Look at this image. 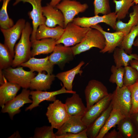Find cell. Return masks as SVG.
Masks as SVG:
<instances>
[{"label": "cell", "mask_w": 138, "mask_h": 138, "mask_svg": "<svg viewBox=\"0 0 138 138\" xmlns=\"http://www.w3.org/2000/svg\"><path fill=\"white\" fill-rule=\"evenodd\" d=\"M32 30V28L30 23L26 22L20 39L15 45V56L12 65L13 67L21 66L31 57V42L30 37Z\"/></svg>", "instance_id": "1"}, {"label": "cell", "mask_w": 138, "mask_h": 138, "mask_svg": "<svg viewBox=\"0 0 138 138\" xmlns=\"http://www.w3.org/2000/svg\"><path fill=\"white\" fill-rule=\"evenodd\" d=\"M105 45V39L102 34L99 30L91 28L82 41L71 48L75 56L93 47L102 50Z\"/></svg>", "instance_id": "2"}, {"label": "cell", "mask_w": 138, "mask_h": 138, "mask_svg": "<svg viewBox=\"0 0 138 138\" xmlns=\"http://www.w3.org/2000/svg\"><path fill=\"white\" fill-rule=\"evenodd\" d=\"M91 27H83L72 22L68 23L64 28L61 37L56 41V44H62L66 47L74 46L83 39Z\"/></svg>", "instance_id": "3"}, {"label": "cell", "mask_w": 138, "mask_h": 138, "mask_svg": "<svg viewBox=\"0 0 138 138\" xmlns=\"http://www.w3.org/2000/svg\"><path fill=\"white\" fill-rule=\"evenodd\" d=\"M111 103L113 109L119 110L125 117H130L132 99L131 92L127 86H117L112 93Z\"/></svg>", "instance_id": "4"}, {"label": "cell", "mask_w": 138, "mask_h": 138, "mask_svg": "<svg viewBox=\"0 0 138 138\" xmlns=\"http://www.w3.org/2000/svg\"><path fill=\"white\" fill-rule=\"evenodd\" d=\"M49 122L54 129H58L70 117L65 104L58 99L50 104L46 113Z\"/></svg>", "instance_id": "5"}, {"label": "cell", "mask_w": 138, "mask_h": 138, "mask_svg": "<svg viewBox=\"0 0 138 138\" xmlns=\"http://www.w3.org/2000/svg\"><path fill=\"white\" fill-rule=\"evenodd\" d=\"M22 66L13 68L11 67L3 70V74L7 80L19 85L23 88H29L31 79L35 74L30 70H24Z\"/></svg>", "instance_id": "6"}, {"label": "cell", "mask_w": 138, "mask_h": 138, "mask_svg": "<svg viewBox=\"0 0 138 138\" xmlns=\"http://www.w3.org/2000/svg\"><path fill=\"white\" fill-rule=\"evenodd\" d=\"M84 93L87 110L109 94L107 87L103 83L94 79L88 82Z\"/></svg>", "instance_id": "7"}, {"label": "cell", "mask_w": 138, "mask_h": 138, "mask_svg": "<svg viewBox=\"0 0 138 138\" xmlns=\"http://www.w3.org/2000/svg\"><path fill=\"white\" fill-rule=\"evenodd\" d=\"M63 13L64 18V28L72 22L74 17L80 13L85 12L88 8L86 3L81 4L74 0H62L55 7Z\"/></svg>", "instance_id": "8"}, {"label": "cell", "mask_w": 138, "mask_h": 138, "mask_svg": "<svg viewBox=\"0 0 138 138\" xmlns=\"http://www.w3.org/2000/svg\"><path fill=\"white\" fill-rule=\"evenodd\" d=\"M42 0H15L13 4L15 6L20 2L28 3L32 6V10L28 13L29 18L32 20V30L30 38L31 41L36 39V34L39 26L41 25L45 24L46 18L43 14L41 5Z\"/></svg>", "instance_id": "9"}, {"label": "cell", "mask_w": 138, "mask_h": 138, "mask_svg": "<svg viewBox=\"0 0 138 138\" xmlns=\"http://www.w3.org/2000/svg\"><path fill=\"white\" fill-rule=\"evenodd\" d=\"M26 22L25 19H20L9 28H0L4 37V44L8 48L13 58L15 56L14 47L15 43L21 36Z\"/></svg>", "instance_id": "10"}, {"label": "cell", "mask_w": 138, "mask_h": 138, "mask_svg": "<svg viewBox=\"0 0 138 138\" xmlns=\"http://www.w3.org/2000/svg\"><path fill=\"white\" fill-rule=\"evenodd\" d=\"M117 19V16L116 13L113 12L101 16L97 15L89 17H78L74 18L72 22L83 27H90L100 23L103 22L115 30Z\"/></svg>", "instance_id": "11"}, {"label": "cell", "mask_w": 138, "mask_h": 138, "mask_svg": "<svg viewBox=\"0 0 138 138\" xmlns=\"http://www.w3.org/2000/svg\"><path fill=\"white\" fill-rule=\"evenodd\" d=\"M30 93L29 90L23 88L20 94L5 105L1 112L7 113L12 120L15 115L20 112L21 107L26 103H32V100L29 98Z\"/></svg>", "instance_id": "12"}, {"label": "cell", "mask_w": 138, "mask_h": 138, "mask_svg": "<svg viewBox=\"0 0 138 138\" xmlns=\"http://www.w3.org/2000/svg\"><path fill=\"white\" fill-rule=\"evenodd\" d=\"M74 56L71 47L59 44L55 46L49 59L53 65H57L62 69L66 63L73 60Z\"/></svg>", "instance_id": "13"}, {"label": "cell", "mask_w": 138, "mask_h": 138, "mask_svg": "<svg viewBox=\"0 0 138 138\" xmlns=\"http://www.w3.org/2000/svg\"><path fill=\"white\" fill-rule=\"evenodd\" d=\"M90 27L99 30L104 37L105 45L104 48L100 51L102 53H113L115 48L119 46L126 35L125 32L121 31H116L112 33L107 32L104 30L99 24Z\"/></svg>", "instance_id": "14"}, {"label": "cell", "mask_w": 138, "mask_h": 138, "mask_svg": "<svg viewBox=\"0 0 138 138\" xmlns=\"http://www.w3.org/2000/svg\"><path fill=\"white\" fill-rule=\"evenodd\" d=\"M112 93L96 103L87 110L82 117V120L87 127L99 117L107 109L112 99Z\"/></svg>", "instance_id": "15"}, {"label": "cell", "mask_w": 138, "mask_h": 138, "mask_svg": "<svg viewBox=\"0 0 138 138\" xmlns=\"http://www.w3.org/2000/svg\"><path fill=\"white\" fill-rule=\"evenodd\" d=\"M76 93L73 90H68L63 86L59 90L52 91H30V95L32 102L31 104L26 108L25 110H31L39 106V104L44 100L54 101L56 100V96L57 95L64 93L73 94Z\"/></svg>", "instance_id": "16"}, {"label": "cell", "mask_w": 138, "mask_h": 138, "mask_svg": "<svg viewBox=\"0 0 138 138\" xmlns=\"http://www.w3.org/2000/svg\"><path fill=\"white\" fill-rule=\"evenodd\" d=\"M82 116H70L68 119L55 134L58 136L66 133H77L86 130L87 126L82 120Z\"/></svg>", "instance_id": "17"}, {"label": "cell", "mask_w": 138, "mask_h": 138, "mask_svg": "<svg viewBox=\"0 0 138 138\" xmlns=\"http://www.w3.org/2000/svg\"><path fill=\"white\" fill-rule=\"evenodd\" d=\"M43 15L46 18L45 24L47 26L53 27L58 25L64 28V18L63 15L59 10L49 4L42 7Z\"/></svg>", "instance_id": "18"}, {"label": "cell", "mask_w": 138, "mask_h": 138, "mask_svg": "<svg viewBox=\"0 0 138 138\" xmlns=\"http://www.w3.org/2000/svg\"><path fill=\"white\" fill-rule=\"evenodd\" d=\"M21 66L28 68L33 72H42L44 71L51 74H52L54 66L50 62L48 56L42 58L31 57Z\"/></svg>", "instance_id": "19"}, {"label": "cell", "mask_w": 138, "mask_h": 138, "mask_svg": "<svg viewBox=\"0 0 138 138\" xmlns=\"http://www.w3.org/2000/svg\"><path fill=\"white\" fill-rule=\"evenodd\" d=\"M67 98L64 103L67 112L70 116H82L87 111L86 107L79 95L76 93Z\"/></svg>", "instance_id": "20"}, {"label": "cell", "mask_w": 138, "mask_h": 138, "mask_svg": "<svg viewBox=\"0 0 138 138\" xmlns=\"http://www.w3.org/2000/svg\"><path fill=\"white\" fill-rule=\"evenodd\" d=\"M56 40L51 38L36 39L31 41V56L32 57L41 54H47L53 51L56 45Z\"/></svg>", "instance_id": "21"}, {"label": "cell", "mask_w": 138, "mask_h": 138, "mask_svg": "<svg viewBox=\"0 0 138 138\" xmlns=\"http://www.w3.org/2000/svg\"><path fill=\"white\" fill-rule=\"evenodd\" d=\"M21 87L17 84L8 81L5 77L4 82L0 87V105L2 108L16 96Z\"/></svg>", "instance_id": "22"}, {"label": "cell", "mask_w": 138, "mask_h": 138, "mask_svg": "<svg viewBox=\"0 0 138 138\" xmlns=\"http://www.w3.org/2000/svg\"><path fill=\"white\" fill-rule=\"evenodd\" d=\"M56 76L54 75L45 74L42 72H38L37 75L31 80L29 88L32 90L46 91L51 88Z\"/></svg>", "instance_id": "23"}, {"label": "cell", "mask_w": 138, "mask_h": 138, "mask_svg": "<svg viewBox=\"0 0 138 138\" xmlns=\"http://www.w3.org/2000/svg\"><path fill=\"white\" fill-rule=\"evenodd\" d=\"M113 109L111 102L107 109L87 129L88 138H96L109 117Z\"/></svg>", "instance_id": "24"}, {"label": "cell", "mask_w": 138, "mask_h": 138, "mask_svg": "<svg viewBox=\"0 0 138 138\" xmlns=\"http://www.w3.org/2000/svg\"><path fill=\"white\" fill-rule=\"evenodd\" d=\"M83 61H81L78 64L72 69L68 71L58 73L56 75L63 84V86L67 90L73 91V83L76 75L79 74L81 75L83 72L80 70L84 64Z\"/></svg>", "instance_id": "25"}, {"label": "cell", "mask_w": 138, "mask_h": 138, "mask_svg": "<svg viewBox=\"0 0 138 138\" xmlns=\"http://www.w3.org/2000/svg\"><path fill=\"white\" fill-rule=\"evenodd\" d=\"M64 28L58 26L51 27L47 26L45 24L40 25L36 32V38L37 40L51 38L56 41L58 40L62 35Z\"/></svg>", "instance_id": "26"}, {"label": "cell", "mask_w": 138, "mask_h": 138, "mask_svg": "<svg viewBox=\"0 0 138 138\" xmlns=\"http://www.w3.org/2000/svg\"><path fill=\"white\" fill-rule=\"evenodd\" d=\"M117 125V129L122 138H137V134L130 117L121 119Z\"/></svg>", "instance_id": "27"}, {"label": "cell", "mask_w": 138, "mask_h": 138, "mask_svg": "<svg viewBox=\"0 0 138 138\" xmlns=\"http://www.w3.org/2000/svg\"><path fill=\"white\" fill-rule=\"evenodd\" d=\"M133 11L129 14L130 19L126 23L123 22L120 20L117 21L116 26V31H121L126 34L134 26L138 24V4L134 6Z\"/></svg>", "instance_id": "28"}, {"label": "cell", "mask_w": 138, "mask_h": 138, "mask_svg": "<svg viewBox=\"0 0 138 138\" xmlns=\"http://www.w3.org/2000/svg\"><path fill=\"white\" fill-rule=\"evenodd\" d=\"M113 53L114 62L117 67L128 66L130 61L133 59L138 60L137 54H128L123 49L119 47L116 48Z\"/></svg>", "instance_id": "29"}, {"label": "cell", "mask_w": 138, "mask_h": 138, "mask_svg": "<svg viewBox=\"0 0 138 138\" xmlns=\"http://www.w3.org/2000/svg\"><path fill=\"white\" fill-rule=\"evenodd\" d=\"M125 117L119 110L113 109L109 117L96 138H103L111 128L117 125L120 121Z\"/></svg>", "instance_id": "30"}, {"label": "cell", "mask_w": 138, "mask_h": 138, "mask_svg": "<svg viewBox=\"0 0 138 138\" xmlns=\"http://www.w3.org/2000/svg\"><path fill=\"white\" fill-rule=\"evenodd\" d=\"M134 0H113L115 4V13L118 20L125 18L130 7L134 4Z\"/></svg>", "instance_id": "31"}, {"label": "cell", "mask_w": 138, "mask_h": 138, "mask_svg": "<svg viewBox=\"0 0 138 138\" xmlns=\"http://www.w3.org/2000/svg\"><path fill=\"white\" fill-rule=\"evenodd\" d=\"M138 36V24L133 27L124 37L118 47L123 49L128 54L132 53V46L135 38Z\"/></svg>", "instance_id": "32"}, {"label": "cell", "mask_w": 138, "mask_h": 138, "mask_svg": "<svg viewBox=\"0 0 138 138\" xmlns=\"http://www.w3.org/2000/svg\"><path fill=\"white\" fill-rule=\"evenodd\" d=\"M11 0H2L3 4L0 10V28L7 29L14 24L12 19L8 16L7 11L8 4Z\"/></svg>", "instance_id": "33"}, {"label": "cell", "mask_w": 138, "mask_h": 138, "mask_svg": "<svg viewBox=\"0 0 138 138\" xmlns=\"http://www.w3.org/2000/svg\"><path fill=\"white\" fill-rule=\"evenodd\" d=\"M13 57L4 44L0 43V69L3 70L12 66Z\"/></svg>", "instance_id": "34"}, {"label": "cell", "mask_w": 138, "mask_h": 138, "mask_svg": "<svg viewBox=\"0 0 138 138\" xmlns=\"http://www.w3.org/2000/svg\"><path fill=\"white\" fill-rule=\"evenodd\" d=\"M111 71L112 74L109 78L110 82L116 83L117 86L122 87L124 85L123 78L125 71L124 67H117L115 65H112L111 67Z\"/></svg>", "instance_id": "35"}, {"label": "cell", "mask_w": 138, "mask_h": 138, "mask_svg": "<svg viewBox=\"0 0 138 138\" xmlns=\"http://www.w3.org/2000/svg\"><path fill=\"white\" fill-rule=\"evenodd\" d=\"M125 73L123 78L124 85L128 87L134 84L138 79V72L131 66H124Z\"/></svg>", "instance_id": "36"}, {"label": "cell", "mask_w": 138, "mask_h": 138, "mask_svg": "<svg viewBox=\"0 0 138 138\" xmlns=\"http://www.w3.org/2000/svg\"><path fill=\"white\" fill-rule=\"evenodd\" d=\"M93 4L95 15L99 14L106 15L111 13L109 0H94Z\"/></svg>", "instance_id": "37"}, {"label": "cell", "mask_w": 138, "mask_h": 138, "mask_svg": "<svg viewBox=\"0 0 138 138\" xmlns=\"http://www.w3.org/2000/svg\"><path fill=\"white\" fill-rule=\"evenodd\" d=\"M53 128L51 126H44L37 128L32 138H56V135L53 131Z\"/></svg>", "instance_id": "38"}, {"label": "cell", "mask_w": 138, "mask_h": 138, "mask_svg": "<svg viewBox=\"0 0 138 138\" xmlns=\"http://www.w3.org/2000/svg\"><path fill=\"white\" fill-rule=\"evenodd\" d=\"M127 87L131 94L132 106L131 114L136 113L138 112V79L134 84Z\"/></svg>", "instance_id": "39"}, {"label": "cell", "mask_w": 138, "mask_h": 138, "mask_svg": "<svg viewBox=\"0 0 138 138\" xmlns=\"http://www.w3.org/2000/svg\"><path fill=\"white\" fill-rule=\"evenodd\" d=\"M86 130L87 129L77 133H66L59 136H56V138H88Z\"/></svg>", "instance_id": "40"}, {"label": "cell", "mask_w": 138, "mask_h": 138, "mask_svg": "<svg viewBox=\"0 0 138 138\" xmlns=\"http://www.w3.org/2000/svg\"><path fill=\"white\" fill-rule=\"evenodd\" d=\"M103 138H122L118 131L113 129L110 132H108L104 135Z\"/></svg>", "instance_id": "41"}, {"label": "cell", "mask_w": 138, "mask_h": 138, "mask_svg": "<svg viewBox=\"0 0 138 138\" xmlns=\"http://www.w3.org/2000/svg\"><path fill=\"white\" fill-rule=\"evenodd\" d=\"M130 118L135 128L137 134V138H138V112L131 114Z\"/></svg>", "instance_id": "42"}, {"label": "cell", "mask_w": 138, "mask_h": 138, "mask_svg": "<svg viewBox=\"0 0 138 138\" xmlns=\"http://www.w3.org/2000/svg\"><path fill=\"white\" fill-rule=\"evenodd\" d=\"M129 64L131 66L135 69L138 72V60L133 59L129 62Z\"/></svg>", "instance_id": "43"}, {"label": "cell", "mask_w": 138, "mask_h": 138, "mask_svg": "<svg viewBox=\"0 0 138 138\" xmlns=\"http://www.w3.org/2000/svg\"><path fill=\"white\" fill-rule=\"evenodd\" d=\"M62 0H51L49 3L51 6L55 7Z\"/></svg>", "instance_id": "44"}, {"label": "cell", "mask_w": 138, "mask_h": 138, "mask_svg": "<svg viewBox=\"0 0 138 138\" xmlns=\"http://www.w3.org/2000/svg\"><path fill=\"white\" fill-rule=\"evenodd\" d=\"M0 83L1 85L4 82V76L3 74L2 70L0 69Z\"/></svg>", "instance_id": "45"}, {"label": "cell", "mask_w": 138, "mask_h": 138, "mask_svg": "<svg viewBox=\"0 0 138 138\" xmlns=\"http://www.w3.org/2000/svg\"><path fill=\"white\" fill-rule=\"evenodd\" d=\"M20 136L19 133L18 131H17L15 132V133H14L12 135V136H10L9 137H14V138H19V137H20Z\"/></svg>", "instance_id": "46"}, {"label": "cell", "mask_w": 138, "mask_h": 138, "mask_svg": "<svg viewBox=\"0 0 138 138\" xmlns=\"http://www.w3.org/2000/svg\"><path fill=\"white\" fill-rule=\"evenodd\" d=\"M133 45L135 47H138V36L136 39L135 40Z\"/></svg>", "instance_id": "47"}, {"label": "cell", "mask_w": 138, "mask_h": 138, "mask_svg": "<svg viewBox=\"0 0 138 138\" xmlns=\"http://www.w3.org/2000/svg\"><path fill=\"white\" fill-rule=\"evenodd\" d=\"M134 2L135 5L138 4V0H134Z\"/></svg>", "instance_id": "48"}, {"label": "cell", "mask_w": 138, "mask_h": 138, "mask_svg": "<svg viewBox=\"0 0 138 138\" xmlns=\"http://www.w3.org/2000/svg\"><path fill=\"white\" fill-rule=\"evenodd\" d=\"M0 1H2V0H0Z\"/></svg>", "instance_id": "49"}, {"label": "cell", "mask_w": 138, "mask_h": 138, "mask_svg": "<svg viewBox=\"0 0 138 138\" xmlns=\"http://www.w3.org/2000/svg\"></svg>", "instance_id": "50"}]
</instances>
